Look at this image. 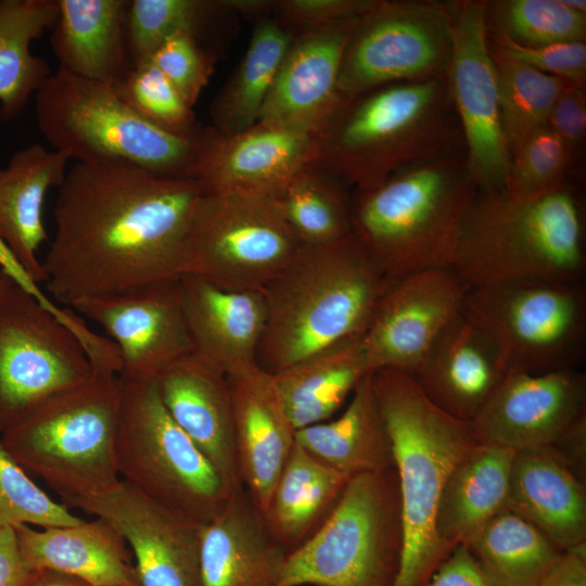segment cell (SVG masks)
Wrapping results in <instances>:
<instances>
[{
	"label": "cell",
	"instance_id": "cell-15",
	"mask_svg": "<svg viewBox=\"0 0 586 586\" xmlns=\"http://www.w3.org/2000/svg\"><path fill=\"white\" fill-rule=\"evenodd\" d=\"M445 3L451 35L446 79L461 128L467 165L479 190L501 189L508 178L510 152L487 40L486 1Z\"/></svg>",
	"mask_w": 586,
	"mask_h": 586
},
{
	"label": "cell",
	"instance_id": "cell-57",
	"mask_svg": "<svg viewBox=\"0 0 586 586\" xmlns=\"http://www.w3.org/2000/svg\"><path fill=\"white\" fill-rule=\"evenodd\" d=\"M534 586H537V585H534Z\"/></svg>",
	"mask_w": 586,
	"mask_h": 586
},
{
	"label": "cell",
	"instance_id": "cell-10",
	"mask_svg": "<svg viewBox=\"0 0 586 586\" xmlns=\"http://www.w3.org/2000/svg\"><path fill=\"white\" fill-rule=\"evenodd\" d=\"M119 380L115 454L120 480L195 523L211 521L234 493L173 420L156 378Z\"/></svg>",
	"mask_w": 586,
	"mask_h": 586
},
{
	"label": "cell",
	"instance_id": "cell-43",
	"mask_svg": "<svg viewBox=\"0 0 586 586\" xmlns=\"http://www.w3.org/2000/svg\"><path fill=\"white\" fill-rule=\"evenodd\" d=\"M575 158L573 151L547 125L542 126L511 155L506 190L518 199H533L566 186Z\"/></svg>",
	"mask_w": 586,
	"mask_h": 586
},
{
	"label": "cell",
	"instance_id": "cell-18",
	"mask_svg": "<svg viewBox=\"0 0 586 586\" xmlns=\"http://www.w3.org/2000/svg\"><path fill=\"white\" fill-rule=\"evenodd\" d=\"M585 415L581 369L509 371L469 423L481 442L519 451L550 447Z\"/></svg>",
	"mask_w": 586,
	"mask_h": 586
},
{
	"label": "cell",
	"instance_id": "cell-11",
	"mask_svg": "<svg viewBox=\"0 0 586 586\" xmlns=\"http://www.w3.org/2000/svg\"><path fill=\"white\" fill-rule=\"evenodd\" d=\"M302 247L271 195L204 191L184 242L180 277L263 290Z\"/></svg>",
	"mask_w": 586,
	"mask_h": 586
},
{
	"label": "cell",
	"instance_id": "cell-40",
	"mask_svg": "<svg viewBox=\"0 0 586 586\" xmlns=\"http://www.w3.org/2000/svg\"><path fill=\"white\" fill-rule=\"evenodd\" d=\"M233 12L225 0H129L126 42L131 64L149 60L171 35L202 37Z\"/></svg>",
	"mask_w": 586,
	"mask_h": 586
},
{
	"label": "cell",
	"instance_id": "cell-6",
	"mask_svg": "<svg viewBox=\"0 0 586 586\" xmlns=\"http://www.w3.org/2000/svg\"><path fill=\"white\" fill-rule=\"evenodd\" d=\"M477 187L464 150L397 170L351 196L352 233L391 280L453 268Z\"/></svg>",
	"mask_w": 586,
	"mask_h": 586
},
{
	"label": "cell",
	"instance_id": "cell-37",
	"mask_svg": "<svg viewBox=\"0 0 586 586\" xmlns=\"http://www.w3.org/2000/svg\"><path fill=\"white\" fill-rule=\"evenodd\" d=\"M463 545L493 586H534L560 552L509 509L486 522Z\"/></svg>",
	"mask_w": 586,
	"mask_h": 586
},
{
	"label": "cell",
	"instance_id": "cell-48",
	"mask_svg": "<svg viewBox=\"0 0 586 586\" xmlns=\"http://www.w3.org/2000/svg\"><path fill=\"white\" fill-rule=\"evenodd\" d=\"M546 125L576 155L586 135L585 87L566 84L557 99Z\"/></svg>",
	"mask_w": 586,
	"mask_h": 586
},
{
	"label": "cell",
	"instance_id": "cell-33",
	"mask_svg": "<svg viewBox=\"0 0 586 586\" xmlns=\"http://www.w3.org/2000/svg\"><path fill=\"white\" fill-rule=\"evenodd\" d=\"M349 479L295 442L265 515L269 531L288 553L328 517Z\"/></svg>",
	"mask_w": 586,
	"mask_h": 586
},
{
	"label": "cell",
	"instance_id": "cell-49",
	"mask_svg": "<svg viewBox=\"0 0 586 586\" xmlns=\"http://www.w3.org/2000/svg\"><path fill=\"white\" fill-rule=\"evenodd\" d=\"M421 586H493L466 547L456 546L428 582Z\"/></svg>",
	"mask_w": 586,
	"mask_h": 586
},
{
	"label": "cell",
	"instance_id": "cell-12",
	"mask_svg": "<svg viewBox=\"0 0 586 586\" xmlns=\"http://www.w3.org/2000/svg\"><path fill=\"white\" fill-rule=\"evenodd\" d=\"M463 311L509 371L579 369L586 354V283H512L468 289Z\"/></svg>",
	"mask_w": 586,
	"mask_h": 586
},
{
	"label": "cell",
	"instance_id": "cell-46",
	"mask_svg": "<svg viewBox=\"0 0 586 586\" xmlns=\"http://www.w3.org/2000/svg\"><path fill=\"white\" fill-rule=\"evenodd\" d=\"M488 42L512 59L537 71L556 76L569 84H586L585 41L558 42L543 46H523L501 33L487 27Z\"/></svg>",
	"mask_w": 586,
	"mask_h": 586
},
{
	"label": "cell",
	"instance_id": "cell-47",
	"mask_svg": "<svg viewBox=\"0 0 586 586\" xmlns=\"http://www.w3.org/2000/svg\"><path fill=\"white\" fill-rule=\"evenodd\" d=\"M377 0H278L275 18L295 36L335 23L358 18Z\"/></svg>",
	"mask_w": 586,
	"mask_h": 586
},
{
	"label": "cell",
	"instance_id": "cell-35",
	"mask_svg": "<svg viewBox=\"0 0 586 586\" xmlns=\"http://www.w3.org/2000/svg\"><path fill=\"white\" fill-rule=\"evenodd\" d=\"M56 0H0V119H15L52 74L31 43L51 29Z\"/></svg>",
	"mask_w": 586,
	"mask_h": 586
},
{
	"label": "cell",
	"instance_id": "cell-30",
	"mask_svg": "<svg viewBox=\"0 0 586 586\" xmlns=\"http://www.w3.org/2000/svg\"><path fill=\"white\" fill-rule=\"evenodd\" d=\"M50 42L59 68L115 85L132 66L126 42L129 0H56Z\"/></svg>",
	"mask_w": 586,
	"mask_h": 586
},
{
	"label": "cell",
	"instance_id": "cell-53",
	"mask_svg": "<svg viewBox=\"0 0 586 586\" xmlns=\"http://www.w3.org/2000/svg\"><path fill=\"white\" fill-rule=\"evenodd\" d=\"M547 448L585 483L586 415L576 420L553 445Z\"/></svg>",
	"mask_w": 586,
	"mask_h": 586
},
{
	"label": "cell",
	"instance_id": "cell-9",
	"mask_svg": "<svg viewBox=\"0 0 586 586\" xmlns=\"http://www.w3.org/2000/svg\"><path fill=\"white\" fill-rule=\"evenodd\" d=\"M38 129L77 163H128L161 176L194 178L198 136L150 124L111 85L58 68L35 94Z\"/></svg>",
	"mask_w": 586,
	"mask_h": 586
},
{
	"label": "cell",
	"instance_id": "cell-52",
	"mask_svg": "<svg viewBox=\"0 0 586 586\" xmlns=\"http://www.w3.org/2000/svg\"><path fill=\"white\" fill-rule=\"evenodd\" d=\"M35 572L21 553L14 527H0V586H27Z\"/></svg>",
	"mask_w": 586,
	"mask_h": 586
},
{
	"label": "cell",
	"instance_id": "cell-38",
	"mask_svg": "<svg viewBox=\"0 0 586 586\" xmlns=\"http://www.w3.org/2000/svg\"><path fill=\"white\" fill-rule=\"evenodd\" d=\"M303 246H321L352 234L351 195L326 173L307 166L272 196Z\"/></svg>",
	"mask_w": 586,
	"mask_h": 586
},
{
	"label": "cell",
	"instance_id": "cell-51",
	"mask_svg": "<svg viewBox=\"0 0 586 586\" xmlns=\"http://www.w3.org/2000/svg\"><path fill=\"white\" fill-rule=\"evenodd\" d=\"M537 586H586V543L560 551Z\"/></svg>",
	"mask_w": 586,
	"mask_h": 586
},
{
	"label": "cell",
	"instance_id": "cell-17",
	"mask_svg": "<svg viewBox=\"0 0 586 586\" xmlns=\"http://www.w3.org/2000/svg\"><path fill=\"white\" fill-rule=\"evenodd\" d=\"M115 527L135 558L140 586H201L200 534L195 523L122 481L93 497L63 501Z\"/></svg>",
	"mask_w": 586,
	"mask_h": 586
},
{
	"label": "cell",
	"instance_id": "cell-42",
	"mask_svg": "<svg viewBox=\"0 0 586 586\" xmlns=\"http://www.w3.org/2000/svg\"><path fill=\"white\" fill-rule=\"evenodd\" d=\"M112 87L130 109L157 128L184 138L200 132L192 107L150 60L133 64Z\"/></svg>",
	"mask_w": 586,
	"mask_h": 586
},
{
	"label": "cell",
	"instance_id": "cell-3",
	"mask_svg": "<svg viewBox=\"0 0 586 586\" xmlns=\"http://www.w3.org/2000/svg\"><path fill=\"white\" fill-rule=\"evenodd\" d=\"M464 150L446 77L381 86L344 99L314 133L313 166L355 191Z\"/></svg>",
	"mask_w": 586,
	"mask_h": 586
},
{
	"label": "cell",
	"instance_id": "cell-1",
	"mask_svg": "<svg viewBox=\"0 0 586 586\" xmlns=\"http://www.w3.org/2000/svg\"><path fill=\"white\" fill-rule=\"evenodd\" d=\"M204 190L119 162L76 163L59 187L54 235L42 262L58 301L118 294L177 281Z\"/></svg>",
	"mask_w": 586,
	"mask_h": 586
},
{
	"label": "cell",
	"instance_id": "cell-39",
	"mask_svg": "<svg viewBox=\"0 0 586 586\" xmlns=\"http://www.w3.org/2000/svg\"><path fill=\"white\" fill-rule=\"evenodd\" d=\"M488 46L497 73L501 124L511 157L531 133L546 125L569 82L512 59L489 42Z\"/></svg>",
	"mask_w": 586,
	"mask_h": 586
},
{
	"label": "cell",
	"instance_id": "cell-28",
	"mask_svg": "<svg viewBox=\"0 0 586 586\" xmlns=\"http://www.w3.org/2000/svg\"><path fill=\"white\" fill-rule=\"evenodd\" d=\"M14 530L21 553L34 571H56L91 586H140L126 540L101 518L68 526Z\"/></svg>",
	"mask_w": 586,
	"mask_h": 586
},
{
	"label": "cell",
	"instance_id": "cell-19",
	"mask_svg": "<svg viewBox=\"0 0 586 586\" xmlns=\"http://www.w3.org/2000/svg\"><path fill=\"white\" fill-rule=\"evenodd\" d=\"M69 307L98 323L114 342L122 377L156 378L171 362L193 352L179 280L126 293L89 296Z\"/></svg>",
	"mask_w": 586,
	"mask_h": 586
},
{
	"label": "cell",
	"instance_id": "cell-8",
	"mask_svg": "<svg viewBox=\"0 0 586 586\" xmlns=\"http://www.w3.org/2000/svg\"><path fill=\"white\" fill-rule=\"evenodd\" d=\"M403 548L395 468L359 473L322 523L285 556L273 586H395Z\"/></svg>",
	"mask_w": 586,
	"mask_h": 586
},
{
	"label": "cell",
	"instance_id": "cell-54",
	"mask_svg": "<svg viewBox=\"0 0 586 586\" xmlns=\"http://www.w3.org/2000/svg\"><path fill=\"white\" fill-rule=\"evenodd\" d=\"M233 13L255 22L275 17L278 0H225Z\"/></svg>",
	"mask_w": 586,
	"mask_h": 586
},
{
	"label": "cell",
	"instance_id": "cell-29",
	"mask_svg": "<svg viewBox=\"0 0 586 586\" xmlns=\"http://www.w3.org/2000/svg\"><path fill=\"white\" fill-rule=\"evenodd\" d=\"M69 161L62 152L31 144L0 168V238L39 285L46 275L37 252L48 239L43 202L48 191L64 181Z\"/></svg>",
	"mask_w": 586,
	"mask_h": 586
},
{
	"label": "cell",
	"instance_id": "cell-21",
	"mask_svg": "<svg viewBox=\"0 0 586 586\" xmlns=\"http://www.w3.org/2000/svg\"><path fill=\"white\" fill-rule=\"evenodd\" d=\"M356 20L292 37L258 123L311 135L324 125L344 100L339 74Z\"/></svg>",
	"mask_w": 586,
	"mask_h": 586
},
{
	"label": "cell",
	"instance_id": "cell-20",
	"mask_svg": "<svg viewBox=\"0 0 586 586\" xmlns=\"http://www.w3.org/2000/svg\"><path fill=\"white\" fill-rule=\"evenodd\" d=\"M314 135L262 123L224 135L201 128L194 167L204 191L240 190L273 196L310 165Z\"/></svg>",
	"mask_w": 586,
	"mask_h": 586
},
{
	"label": "cell",
	"instance_id": "cell-2",
	"mask_svg": "<svg viewBox=\"0 0 586 586\" xmlns=\"http://www.w3.org/2000/svg\"><path fill=\"white\" fill-rule=\"evenodd\" d=\"M391 282L353 233L303 246L262 290L267 319L258 366L275 374L360 340Z\"/></svg>",
	"mask_w": 586,
	"mask_h": 586
},
{
	"label": "cell",
	"instance_id": "cell-31",
	"mask_svg": "<svg viewBox=\"0 0 586 586\" xmlns=\"http://www.w3.org/2000/svg\"><path fill=\"white\" fill-rule=\"evenodd\" d=\"M514 453L480 442L454 469L436 513L437 535L449 550L508 509Z\"/></svg>",
	"mask_w": 586,
	"mask_h": 586
},
{
	"label": "cell",
	"instance_id": "cell-16",
	"mask_svg": "<svg viewBox=\"0 0 586 586\" xmlns=\"http://www.w3.org/2000/svg\"><path fill=\"white\" fill-rule=\"evenodd\" d=\"M468 284L453 268H433L390 283L360 342L370 373L394 369L413 375L464 307Z\"/></svg>",
	"mask_w": 586,
	"mask_h": 586
},
{
	"label": "cell",
	"instance_id": "cell-44",
	"mask_svg": "<svg viewBox=\"0 0 586 586\" xmlns=\"http://www.w3.org/2000/svg\"><path fill=\"white\" fill-rule=\"evenodd\" d=\"M81 518L41 489L10 455L0 433V527L35 525L41 528L78 524Z\"/></svg>",
	"mask_w": 586,
	"mask_h": 586
},
{
	"label": "cell",
	"instance_id": "cell-50",
	"mask_svg": "<svg viewBox=\"0 0 586 586\" xmlns=\"http://www.w3.org/2000/svg\"><path fill=\"white\" fill-rule=\"evenodd\" d=\"M0 267L9 277H11L22 289L36 297L41 305L51 311L61 322H63L73 332L77 331L80 324L79 317L68 309H62L48 297L30 276L25 271L16 260L9 247L0 238Z\"/></svg>",
	"mask_w": 586,
	"mask_h": 586
},
{
	"label": "cell",
	"instance_id": "cell-22",
	"mask_svg": "<svg viewBox=\"0 0 586 586\" xmlns=\"http://www.w3.org/2000/svg\"><path fill=\"white\" fill-rule=\"evenodd\" d=\"M165 408L233 492L244 489L238 464L229 381L193 352L156 377Z\"/></svg>",
	"mask_w": 586,
	"mask_h": 586
},
{
	"label": "cell",
	"instance_id": "cell-4",
	"mask_svg": "<svg viewBox=\"0 0 586 586\" xmlns=\"http://www.w3.org/2000/svg\"><path fill=\"white\" fill-rule=\"evenodd\" d=\"M453 269L472 286L586 283L582 204L571 186L518 199L477 190L462 221Z\"/></svg>",
	"mask_w": 586,
	"mask_h": 586
},
{
	"label": "cell",
	"instance_id": "cell-34",
	"mask_svg": "<svg viewBox=\"0 0 586 586\" xmlns=\"http://www.w3.org/2000/svg\"><path fill=\"white\" fill-rule=\"evenodd\" d=\"M360 340L272 374L280 402L296 431L331 418L370 374Z\"/></svg>",
	"mask_w": 586,
	"mask_h": 586
},
{
	"label": "cell",
	"instance_id": "cell-36",
	"mask_svg": "<svg viewBox=\"0 0 586 586\" xmlns=\"http://www.w3.org/2000/svg\"><path fill=\"white\" fill-rule=\"evenodd\" d=\"M291 40L275 17L255 22L245 54L211 105L215 130L235 135L258 123Z\"/></svg>",
	"mask_w": 586,
	"mask_h": 586
},
{
	"label": "cell",
	"instance_id": "cell-24",
	"mask_svg": "<svg viewBox=\"0 0 586 586\" xmlns=\"http://www.w3.org/2000/svg\"><path fill=\"white\" fill-rule=\"evenodd\" d=\"M227 378L241 481L265 518L295 444L296 430L280 402L271 373L257 365Z\"/></svg>",
	"mask_w": 586,
	"mask_h": 586
},
{
	"label": "cell",
	"instance_id": "cell-45",
	"mask_svg": "<svg viewBox=\"0 0 586 586\" xmlns=\"http://www.w3.org/2000/svg\"><path fill=\"white\" fill-rule=\"evenodd\" d=\"M193 107L214 72L216 56L187 33L168 37L149 59Z\"/></svg>",
	"mask_w": 586,
	"mask_h": 586
},
{
	"label": "cell",
	"instance_id": "cell-13",
	"mask_svg": "<svg viewBox=\"0 0 586 586\" xmlns=\"http://www.w3.org/2000/svg\"><path fill=\"white\" fill-rule=\"evenodd\" d=\"M91 374L78 337L11 280L0 295V433Z\"/></svg>",
	"mask_w": 586,
	"mask_h": 586
},
{
	"label": "cell",
	"instance_id": "cell-23",
	"mask_svg": "<svg viewBox=\"0 0 586 586\" xmlns=\"http://www.w3.org/2000/svg\"><path fill=\"white\" fill-rule=\"evenodd\" d=\"M193 353L224 374L257 366L267 319L262 290L234 289L199 278L179 279Z\"/></svg>",
	"mask_w": 586,
	"mask_h": 586
},
{
	"label": "cell",
	"instance_id": "cell-32",
	"mask_svg": "<svg viewBox=\"0 0 586 586\" xmlns=\"http://www.w3.org/2000/svg\"><path fill=\"white\" fill-rule=\"evenodd\" d=\"M295 442L347 476L394 467L372 373L360 381L337 418L297 430Z\"/></svg>",
	"mask_w": 586,
	"mask_h": 586
},
{
	"label": "cell",
	"instance_id": "cell-14",
	"mask_svg": "<svg viewBox=\"0 0 586 586\" xmlns=\"http://www.w3.org/2000/svg\"><path fill=\"white\" fill-rule=\"evenodd\" d=\"M450 52L445 2L377 0L352 27L340 93L348 99L390 84L446 77Z\"/></svg>",
	"mask_w": 586,
	"mask_h": 586
},
{
	"label": "cell",
	"instance_id": "cell-7",
	"mask_svg": "<svg viewBox=\"0 0 586 586\" xmlns=\"http://www.w3.org/2000/svg\"><path fill=\"white\" fill-rule=\"evenodd\" d=\"M91 367L87 381L1 433L10 455L55 491L61 502L103 495L120 482L115 454L120 370L110 364Z\"/></svg>",
	"mask_w": 586,
	"mask_h": 586
},
{
	"label": "cell",
	"instance_id": "cell-56",
	"mask_svg": "<svg viewBox=\"0 0 586 586\" xmlns=\"http://www.w3.org/2000/svg\"><path fill=\"white\" fill-rule=\"evenodd\" d=\"M13 280L11 277H9L4 271L0 269V295L7 288L8 283Z\"/></svg>",
	"mask_w": 586,
	"mask_h": 586
},
{
	"label": "cell",
	"instance_id": "cell-41",
	"mask_svg": "<svg viewBox=\"0 0 586 586\" xmlns=\"http://www.w3.org/2000/svg\"><path fill=\"white\" fill-rule=\"evenodd\" d=\"M487 27L523 46L585 41L586 13L562 0L486 1Z\"/></svg>",
	"mask_w": 586,
	"mask_h": 586
},
{
	"label": "cell",
	"instance_id": "cell-55",
	"mask_svg": "<svg viewBox=\"0 0 586 586\" xmlns=\"http://www.w3.org/2000/svg\"><path fill=\"white\" fill-rule=\"evenodd\" d=\"M27 586H91L77 577L51 570L36 571Z\"/></svg>",
	"mask_w": 586,
	"mask_h": 586
},
{
	"label": "cell",
	"instance_id": "cell-25",
	"mask_svg": "<svg viewBox=\"0 0 586 586\" xmlns=\"http://www.w3.org/2000/svg\"><path fill=\"white\" fill-rule=\"evenodd\" d=\"M507 372L493 342L462 310L437 339L413 378L440 408L470 422Z\"/></svg>",
	"mask_w": 586,
	"mask_h": 586
},
{
	"label": "cell",
	"instance_id": "cell-27",
	"mask_svg": "<svg viewBox=\"0 0 586 586\" xmlns=\"http://www.w3.org/2000/svg\"><path fill=\"white\" fill-rule=\"evenodd\" d=\"M507 507L559 551L586 543L585 483L547 447L514 453Z\"/></svg>",
	"mask_w": 586,
	"mask_h": 586
},
{
	"label": "cell",
	"instance_id": "cell-5",
	"mask_svg": "<svg viewBox=\"0 0 586 586\" xmlns=\"http://www.w3.org/2000/svg\"><path fill=\"white\" fill-rule=\"evenodd\" d=\"M392 444L404 525V548L395 586H421L451 552L436 532L446 482L481 442L470 423L444 411L413 375L394 369L372 373Z\"/></svg>",
	"mask_w": 586,
	"mask_h": 586
},
{
	"label": "cell",
	"instance_id": "cell-26",
	"mask_svg": "<svg viewBox=\"0 0 586 586\" xmlns=\"http://www.w3.org/2000/svg\"><path fill=\"white\" fill-rule=\"evenodd\" d=\"M286 555L243 489L201 526V586H273Z\"/></svg>",
	"mask_w": 586,
	"mask_h": 586
}]
</instances>
